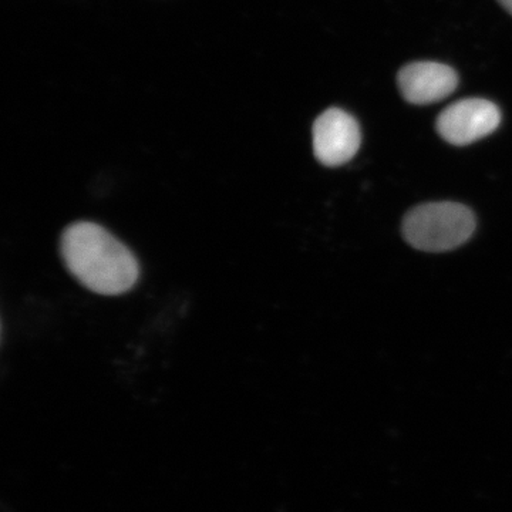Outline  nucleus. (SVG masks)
Segmentation results:
<instances>
[{
  "mask_svg": "<svg viewBox=\"0 0 512 512\" xmlns=\"http://www.w3.org/2000/svg\"><path fill=\"white\" fill-rule=\"evenodd\" d=\"M60 251L69 271L90 291L114 296L136 285L140 274L136 256L94 222L67 227Z\"/></svg>",
  "mask_w": 512,
  "mask_h": 512,
  "instance_id": "obj_1",
  "label": "nucleus"
},
{
  "mask_svg": "<svg viewBox=\"0 0 512 512\" xmlns=\"http://www.w3.org/2000/svg\"><path fill=\"white\" fill-rule=\"evenodd\" d=\"M476 229L473 212L456 202H430L406 215L403 235L413 248L426 252L450 251L463 245Z\"/></svg>",
  "mask_w": 512,
  "mask_h": 512,
  "instance_id": "obj_2",
  "label": "nucleus"
},
{
  "mask_svg": "<svg viewBox=\"0 0 512 512\" xmlns=\"http://www.w3.org/2000/svg\"><path fill=\"white\" fill-rule=\"evenodd\" d=\"M500 121V110L491 101L466 99L441 111L436 127L447 143L468 146L494 133L500 126Z\"/></svg>",
  "mask_w": 512,
  "mask_h": 512,
  "instance_id": "obj_3",
  "label": "nucleus"
},
{
  "mask_svg": "<svg viewBox=\"0 0 512 512\" xmlns=\"http://www.w3.org/2000/svg\"><path fill=\"white\" fill-rule=\"evenodd\" d=\"M312 136L315 156L326 167L348 163L362 141L357 121L340 109L323 111L313 123Z\"/></svg>",
  "mask_w": 512,
  "mask_h": 512,
  "instance_id": "obj_4",
  "label": "nucleus"
},
{
  "mask_svg": "<svg viewBox=\"0 0 512 512\" xmlns=\"http://www.w3.org/2000/svg\"><path fill=\"white\" fill-rule=\"evenodd\" d=\"M400 92L412 104H431L446 99L458 86L457 73L446 64L414 62L397 76Z\"/></svg>",
  "mask_w": 512,
  "mask_h": 512,
  "instance_id": "obj_5",
  "label": "nucleus"
},
{
  "mask_svg": "<svg viewBox=\"0 0 512 512\" xmlns=\"http://www.w3.org/2000/svg\"><path fill=\"white\" fill-rule=\"evenodd\" d=\"M498 2H500L501 5H503V8L507 9L512 15V0H498Z\"/></svg>",
  "mask_w": 512,
  "mask_h": 512,
  "instance_id": "obj_6",
  "label": "nucleus"
}]
</instances>
